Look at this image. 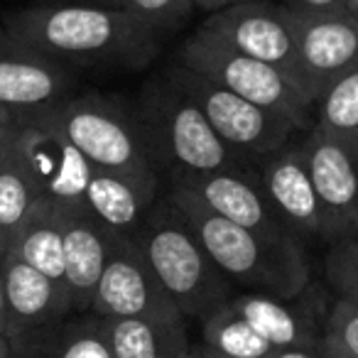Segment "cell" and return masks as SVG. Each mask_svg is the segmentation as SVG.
<instances>
[{"mask_svg": "<svg viewBox=\"0 0 358 358\" xmlns=\"http://www.w3.org/2000/svg\"><path fill=\"white\" fill-rule=\"evenodd\" d=\"M45 113L96 169L120 172L162 187L125 96L76 91Z\"/></svg>", "mask_w": 358, "mask_h": 358, "instance_id": "5b68a950", "label": "cell"}, {"mask_svg": "<svg viewBox=\"0 0 358 358\" xmlns=\"http://www.w3.org/2000/svg\"><path fill=\"white\" fill-rule=\"evenodd\" d=\"M164 66L169 69L172 79L201 108V113L209 120L216 138L241 162L250 164V167H255L260 159L273 155L282 145H287L294 135L304 133L292 120L282 118V115L273 113V110L263 108L258 103L241 99L238 94L214 84L211 79L196 74L189 66L177 64L174 59H169Z\"/></svg>", "mask_w": 358, "mask_h": 358, "instance_id": "52a82bcc", "label": "cell"}, {"mask_svg": "<svg viewBox=\"0 0 358 358\" xmlns=\"http://www.w3.org/2000/svg\"><path fill=\"white\" fill-rule=\"evenodd\" d=\"M307 167L329 226V245L358 236V155L307 128L302 133Z\"/></svg>", "mask_w": 358, "mask_h": 358, "instance_id": "2e32d148", "label": "cell"}, {"mask_svg": "<svg viewBox=\"0 0 358 358\" xmlns=\"http://www.w3.org/2000/svg\"><path fill=\"white\" fill-rule=\"evenodd\" d=\"M319 346L329 358H358V309L331 299Z\"/></svg>", "mask_w": 358, "mask_h": 358, "instance_id": "83f0119b", "label": "cell"}, {"mask_svg": "<svg viewBox=\"0 0 358 358\" xmlns=\"http://www.w3.org/2000/svg\"><path fill=\"white\" fill-rule=\"evenodd\" d=\"M3 27L17 42L76 74L145 71L164 50L130 13L115 8L37 0L35 6L8 13Z\"/></svg>", "mask_w": 358, "mask_h": 358, "instance_id": "6da1fadb", "label": "cell"}, {"mask_svg": "<svg viewBox=\"0 0 358 358\" xmlns=\"http://www.w3.org/2000/svg\"><path fill=\"white\" fill-rule=\"evenodd\" d=\"M89 312L103 319L128 317H172L179 309L172 304L152 268L133 238L113 236L106 268L96 285Z\"/></svg>", "mask_w": 358, "mask_h": 358, "instance_id": "7c38bea8", "label": "cell"}, {"mask_svg": "<svg viewBox=\"0 0 358 358\" xmlns=\"http://www.w3.org/2000/svg\"><path fill=\"white\" fill-rule=\"evenodd\" d=\"M0 358H13V343L6 334H0Z\"/></svg>", "mask_w": 358, "mask_h": 358, "instance_id": "d590c367", "label": "cell"}, {"mask_svg": "<svg viewBox=\"0 0 358 358\" xmlns=\"http://www.w3.org/2000/svg\"><path fill=\"white\" fill-rule=\"evenodd\" d=\"M185 358H189V351H187V356H185Z\"/></svg>", "mask_w": 358, "mask_h": 358, "instance_id": "ab89813d", "label": "cell"}, {"mask_svg": "<svg viewBox=\"0 0 358 358\" xmlns=\"http://www.w3.org/2000/svg\"><path fill=\"white\" fill-rule=\"evenodd\" d=\"M159 192H162L159 185L94 167L81 204L113 236L135 238L148 211L159 199Z\"/></svg>", "mask_w": 358, "mask_h": 358, "instance_id": "d6986e66", "label": "cell"}, {"mask_svg": "<svg viewBox=\"0 0 358 358\" xmlns=\"http://www.w3.org/2000/svg\"><path fill=\"white\" fill-rule=\"evenodd\" d=\"M64 241V282L74 312H89L113 234L81 204H57Z\"/></svg>", "mask_w": 358, "mask_h": 358, "instance_id": "e0dca14e", "label": "cell"}, {"mask_svg": "<svg viewBox=\"0 0 358 358\" xmlns=\"http://www.w3.org/2000/svg\"><path fill=\"white\" fill-rule=\"evenodd\" d=\"M189 358H224V356H219V353H214L211 348H206L204 343H192L189 346Z\"/></svg>", "mask_w": 358, "mask_h": 358, "instance_id": "e575fe53", "label": "cell"}, {"mask_svg": "<svg viewBox=\"0 0 358 358\" xmlns=\"http://www.w3.org/2000/svg\"><path fill=\"white\" fill-rule=\"evenodd\" d=\"M133 241L185 319L201 322L236 292L189 224L162 194L148 211Z\"/></svg>", "mask_w": 358, "mask_h": 358, "instance_id": "277c9868", "label": "cell"}, {"mask_svg": "<svg viewBox=\"0 0 358 358\" xmlns=\"http://www.w3.org/2000/svg\"><path fill=\"white\" fill-rule=\"evenodd\" d=\"M270 358H329L322 346H297V348H275Z\"/></svg>", "mask_w": 358, "mask_h": 358, "instance_id": "f546056e", "label": "cell"}, {"mask_svg": "<svg viewBox=\"0 0 358 358\" xmlns=\"http://www.w3.org/2000/svg\"><path fill=\"white\" fill-rule=\"evenodd\" d=\"M196 27L214 35L231 50L268 62L299 81L292 13L280 0H238L214 15L201 17Z\"/></svg>", "mask_w": 358, "mask_h": 358, "instance_id": "30bf717a", "label": "cell"}, {"mask_svg": "<svg viewBox=\"0 0 358 358\" xmlns=\"http://www.w3.org/2000/svg\"><path fill=\"white\" fill-rule=\"evenodd\" d=\"M40 3H76V6H99L125 10V0H40Z\"/></svg>", "mask_w": 358, "mask_h": 358, "instance_id": "d6a6232c", "label": "cell"}, {"mask_svg": "<svg viewBox=\"0 0 358 358\" xmlns=\"http://www.w3.org/2000/svg\"><path fill=\"white\" fill-rule=\"evenodd\" d=\"M32 358H113L108 324L94 312H74L52 327L10 338Z\"/></svg>", "mask_w": 358, "mask_h": 358, "instance_id": "ffe728a7", "label": "cell"}, {"mask_svg": "<svg viewBox=\"0 0 358 358\" xmlns=\"http://www.w3.org/2000/svg\"><path fill=\"white\" fill-rule=\"evenodd\" d=\"M3 275H6L8 338L52 327L74 314L64 285L22 263L15 255H3Z\"/></svg>", "mask_w": 358, "mask_h": 358, "instance_id": "ac0fdd59", "label": "cell"}, {"mask_svg": "<svg viewBox=\"0 0 358 358\" xmlns=\"http://www.w3.org/2000/svg\"><path fill=\"white\" fill-rule=\"evenodd\" d=\"M8 253L20 258L22 263L32 265L45 273L47 278L64 282V241H62V224L57 204L40 199L22 229L13 238Z\"/></svg>", "mask_w": 358, "mask_h": 358, "instance_id": "7402d4cb", "label": "cell"}, {"mask_svg": "<svg viewBox=\"0 0 358 358\" xmlns=\"http://www.w3.org/2000/svg\"><path fill=\"white\" fill-rule=\"evenodd\" d=\"M37 201H40V194L32 187L20 159L15 157L13 140H8L0 155V255L8 253L13 238L32 214Z\"/></svg>", "mask_w": 358, "mask_h": 358, "instance_id": "cb8c5ba5", "label": "cell"}, {"mask_svg": "<svg viewBox=\"0 0 358 358\" xmlns=\"http://www.w3.org/2000/svg\"><path fill=\"white\" fill-rule=\"evenodd\" d=\"M22 118H25V115H17V113H13V110H8V108L0 106V143L8 140L13 133H15L17 123H20Z\"/></svg>", "mask_w": 358, "mask_h": 358, "instance_id": "1f68e13d", "label": "cell"}, {"mask_svg": "<svg viewBox=\"0 0 358 358\" xmlns=\"http://www.w3.org/2000/svg\"><path fill=\"white\" fill-rule=\"evenodd\" d=\"M187 322L182 314L106 319L113 358H185L192 346Z\"/></svg>", "mask_w": 358, "mask_h": 358, "instance_id": "44dd1931", "label": "cell"}, {"mask_svg": "<svg viewBox=\"0 0 358 358\" xmlns=\"http://www.w3.org/2000/svg\"><path fill=\"white\" fill-rule=\"evenodd\" d=\"M0 334L8 336V304H6V275H3V255H0Z\"/></svg>", "mask_w": 358, "mask_h": 358, "instance_id": "836d02e7", "label": "cell"}, {"mask_svg": "<svg viewBox=\"0 0 358 358\" xmlns=\"http://www.w3.org/2000/svg\"><path fill=\"white\" fill-rule=\"evenodd\" d=\"M201 343L224 358H270L275 348L226 299L201 319Z\"/></svg>", "mask_w": 358, "mask_h": 358, "instance_id": "d4e9b609", "label": "cell"}, {"mask_svg": "<svg viewBox=\"0 0 358 358\" xmlns=\"http://www.w3.org/2000/svg\"><path fill=\"white\" fill-rule=\"evenodd\" d=\"M331 292L324 282H312L292 297L270 292H234L229 304L273 348L319 346Z\"/></svg>", "mask_w": 358, "mask_h": 358, "instance_id": "8fae6325", "label": "cell"}, {"mask_svg": "<svg viewBox=\"0 0 358 358\" xmlns=\"http://www.w3.org/2000/svg\"><path fill=\"white\" fill-rule=\"evenodd\" d=\"M167 185H177L187 189L206 209L214 211L221 219L231 221V224H238L243 229L275 241H297L275 216L273 206L263 192V185H260L258 172L250 164L177 179V182H167Z\"/></svg>", "mask_w": 358, "mask_h": 358, "instance_id": "9a60e30c", "label": "cell"}, {"mask_svg": "<svg viewBox=\"0 0 358 358\" xmlns=\"http://www.w3.org/2000/svg\"><path fill=\"white\" fill-rule=\"evenodd\" d=\"M263 192L280 224L302 245H329V226L307 167L302 133L255 164Z\"/></svg>", "mask_w": 358, "mask_h": 358, "instance_id": "9c48e42d", "label": "cell"}, {"mask_svg": "<svg viewBox=\"0 0 358 358\" xmlns=\"http://www.w3.org/2000/svg\"><path fill=\"white\" fill-rule=\"evenodd\" d=\"M343 10H346L348 15L356 17V20H358V0H346V8H343Z\"/></svg>", "mask_w": 358, "mask_h": 358, "instance_id": "8d00e7d4", "label": "cell"}, {"mask_svg": "<svg viewBox=\"0 0 358 358\" xmlns=\"http://www.w3.org/2000/svg\"><path fill=\"white\" fill-rule=\"evenodd\" d=\"M312 125L358 155V66L314 96Z\"/></svg>", "mask_w": 358, "mask_h": 358, "instance_id": "603a6c76", "label": "cell"}, {"mask_svg": "<svg viewBox=\"0 0 358 358\" xmlns=\"http://www.w3.org/2000/svg\"><path fill=\"white\" fill-rule=\"evenodd\" d=\"M125 13H130L162 47L182 35L196 15L192 0H125Z\"/></svg>", "mask_w": 358, "mask_h": 358, "instance_id": "484cf974", "label": "cell"}, {"mask_svg": "<svg viewBox=\"0 0 358 358\" xmlns=\"http://www.w3.org/2000/svg\"><path fill=\"white\" fill-rule=\"evenodd\" d=\"M8 140H10V138H8ZM8 140H3V143H0V155H3V148H6V143H8Z\"/></svg>", "mask_w": 358, "mask_h": 358, "instance_id": "f35d334b", "label": "cell"}, {"mask_svg": "<svg viewBox=\"0 0 358 358\" xmlns=\"http://www.w3.org/2000/svg\"><path fill=\"white\" fill-rule=\"evenodd\" d=\"M234 3H238V0H192V8H194L196 15L209 17V15H214V13L224 10V8L234 6Z\"/></svg>", "mask_w": 358, "mask_h": 358, "instance_id": "4dcf8cb0", "label": "cell"}, {"mask_svg": "<svg viewBox=\"0 0 358 358\" xmlns=\"http://www.w3.org/2000/svg\"><path fill=\"white\" fill-rule=\"evenodd\" d=\"M172 59L234 91L241 99L292 120L299 130L312 128L314 101L294 76L268 62L231 50L201 27H194L189 35L177 42Z\"/></svg>", "mask_w": 358, "mask_h": 358, "instance_id": "8992f818", "label": "cell"}, {"mask_svg": "<svg viewBox=\"0 0 358 358\" xmlns=\"http://www.w3.org/2000/svg\"><path fill=\"white\" fill-rule=\"evenodd\" d=\"M159 194L182 214L199 243L236 292H270L292 297L312 282L307 245L275 241L216 216L194 194L162 185Z\"/></svg>", "mask_w": 358, "mask_h": 358, "instance_id": "3957f363", "label": "cell"}, {"mask_svg": "<svg viewBox=\"0 0 358 358\" xmlns=\"http://www.w3.org/2000/svg\"><path fill=\"white\" fill-rule=\"evenodd\" d=\"M79 91V74L30 50L0 25V106L17 115L52 108Z\"/></svg>", "mask_w": 358, "mask_h": 358, "instance_id": "4fadbf2b", "label": "cell"}, {"mask_svg": "<svg viewBox=\"0 0 358 358\" xmlns=\"http://www.w3.org/2000/svg\"><path fill=\"white\" fill-rule=\"evenodd\" d=\"M10 140L40 199L52 204H81L94 164L66 140L45 110L25 115Z\"/></svg>", "mask_w": 358, "mask_h": 358, "instance_id": "ba28073f", "label": "cell"}, {"mask_svg": "<svg viewBox=\"0 0 358 358\" xmlns=\"http://www.w3.org/2000/svg\"><path fill=\"white\" fill-rule=\"evenodd\" d=\"M125 99L162 185L245 164L216 138L201 108L172 79L167 66L145 76L135 94Z\"/></svg>", "mask_w": 358, "mask_h": 358, "instance_id": "7a4b0ae2", "label": "cell"}, {"mask_svg": "<svg viewBox=\"0 0 358 358\" xmlns=\"http://www.w3.org/2000/svg\"><path fill=\"white\" fill-rule=\"evenodd\" d=\"M292 32L299 84L312 99L358 66V20L346 10L324 15L292 13Z\"/></svg>", "mask_w": 358, "mask_h": 358, "instance_id": "5bb4252c", "label": "cell"}, {"mask_svg": "<svg viewBox=\"0 0 358 358\" xmlns=\"http://www.w3.org/2000/svg\"><path fill=\"white\" fill-rule=\"evenodd\" d=\"M13 358H32L27 351H22V348H17V346H13Z\"/></svg>", "mask_w": 358, "mask_h": 358, "instance_id": "74e56055", "label": "cell"}, {"mask_svg": "<svg viewBox=\"0 0 358 358\" xmlns=\"http://www.w3.org/2000/svg\"><path fill=\"white\" fill-rule=\"evenodd\" d=\"M287 10L299 15H324V13H343L346 0H280Z\"/></svg>", "mask_w": 358, "mask_h": 358, "instance_id": "f1b7e54d", "label": "cell"}, {"mask_svg": "<svg viewBox=\"0 0 358 358\" xmlns=\"http://www.w3.org/2000/svg\"><path fill=\"white\" fill-rule=\"evenodd\" d=\"M324 285L334 299H341L358 309V236L327 245Z\"/></svg>", "mask_w": 358, "mask_h": 358, "instance_id": "4316f807", "label": "cell"}]
</instances>
